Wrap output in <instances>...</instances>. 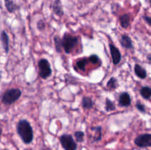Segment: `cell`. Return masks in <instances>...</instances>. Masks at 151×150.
I'll list each match as a JSON object with an SVG mask.
<instances>
[{
    "mask_svg": "<svg viewBox=\"0 0 151 150\" xmlns=\"http://www.w3.org/2000/svg\"><path fill=\"white\" fill-rule=\"evenodd\" d=\"M16 132L24 144H30L33 141V129L27 119H21L19 121L16 125Z\"/></svg>",
    "mask_w": 151,
    "mask_h": 150,
    "instance_id": "cell-1",
    "label": "cell"
},
{
    "mask_svg": "<svg viewBox=\"0 0 151 150\" xmlns=\"http://www.w3.org/2000/svg\"><path fill=\"white\" fill-rule=\"evenodd\" d=\"M78 41L79 40H78V37L71 35L70 33H68V32H65L63 34V38H61L62 48L64 50L65 53L70 54L72 49L78 45Z\"/></svg>",
    "mask_w": 151,
    "mask_h": 150,
    "instance_id": "cell-2",
    "label": "cell"
},
{
    "mask_svg": "<svg viewBox=\"0 0 151 150\" xmlns=\"http://www.w3.org/2000/svg\"><path fill=\"white\" fill-rule=\"evenodd\" d=\"M22 94V91L19 88L8 89L3 93L1 96V101L6 105H10L19 100Z\"/></svg>",
    "mask_w": 151,
    "mask_h": 150,
    "instance_id": "cell-3",
    "label": "cell"
},
{
    "mask_svg": "<svg viewBox=\"0 0 151 150\" xmlns=\"http://www.w3.org/2000/svg\"><path fill=\"white\" fill-rule=\"evenodd\" d=\"M38 75L41 78L44 79H47L52 76V71L50 62L47 59H41L38 63Z\"/></svg>",
    "mask_w": 151,
    "mask_h": 150,
    "instance_id": "cell-4",
    "label": "cell"
},
{
    "mask_svg": "<svg viewBox=\"0 0 151 150\" xmlns=\"http://www.w3.org/2000/svg\"><path fill=\"white\" fill-rule=\"evenodd\" d=\"M59 140L62 148L64 150H77L78 149V144L72 135L69 134H63L60 135Z\"/></svg>",
    "mask_w": 151,
    "mask_h": 150,
    "instance_id": "cell-5",
    "label": "cell"
},
{
    "mask_svg": "<svg viewBox=\"0 0 151 150\" xmlns=\"http://www.w3.org/2000/svg\"><path fill=\"white\" fill-rule=\"evenodd\" d=\"M136 146L140 148H147L151 146V134L144 133L138 135L134 140Z\"/></svg>",
    "mask_w": 151,
    "mask_h": 150,
    "instance_id": "cell-6",
    "label": "cell"
},
{
    "mask_svg": "<svg viewBox=\"0 0 151 150\" xmlns=\"http://www.w3.org/2000/svg\"><path fill=\"white\" fill-rule=\"evenodd\" d=\"M109 49H110L111 54L112 61H113L114 65L116 66L120 63L121 60H122V54H121L119 49L115 46L111 42H109Z\"/></svg>",
    "mask_w": 151,
    "mask_h": 150,
    "instance_id": "cell-7",
    "label": "cell"
},
{
    "mask_svg": "<svg viewBox=\"0 0 151 150\" xmlns=\"http://www.w3.org/2000/svg\"><path fill=\"white\" fill-rule=\"evenodd\" d=\"M118 102H119V107H129L131 104V98L129 93L126 92V91L121 93L119 96Z\"/></svg>",
    "mask_w": 151,
    "mask_h": 150,
    "instance_id": "cell-8",
    "label": "cell"
},
{
    "mask_svg": "<svg viewBox=\"0 0 151 150\" xmlns=\"http://www.w3.org/2000/svg\"><path fill=\"white\" fill-rule=\"evenodd\" d=\"M51 8L53 13L59 17H61L64 14V11H63V6H62L60 0H55L52 4H51Z\"/></svg>",
    "mask_w": 151,
    "mask_h": 150,
    "instance_id": "cell-9",
    "label": "cell"
},
{
    "mask_svg": "<svg viewBox=\"0 0 151 150\" xmlns=\"http://www.w3.org/2000/svg\"><path fill=\"white\" fill-rule=\"evenodd\" d=\"M119 42H120L121 46L123 48L127 49H134V44H133L132 40L126 34H124L121 36Z\"/></svg>",
    "mask_w": 151,
    "mask_h": 150,
    "instance_id": "cell-10",
    "label": "cell"
},
{
    "mask_svg": "<svg viewBox=\"0 0 151 150\" xmlns=\"http://www.w3.org/2000/svg\"><path fill=\"white\" fill-rule=\"evenodd\" d=\"M134 73L137 75V76H138L139 78L142 79H145L147 76L146 69L142 66H140L139 64H135V66H134Z\"/></svg>",
    "mask_w": 151,
    "mask_h": 150,
    "instance_id": "cell-11",
    "label": "cell"
},
{
    "mask_svg": "<svg viewBox=\"0 0 151 150\" xmlns=\"http://www.w3.org/2000/svg\"><path fill=\"white\" fill-rule=\"evenodd\" d=\"M0 41H1V44H2V46L4 51L7 54L9 51V47L10 46H9V37L5 31L3 30L1 32V35H0Z\"/></svg>",
    "mask_w": 151,
    "mask_h": 150,
    "instance_id": "cell-12",
    "label": "cell"
},
{
    "mask_svg": "<svg viewBox=\"0 0 151 150\" xmlns=\"http://www.w3.org/2000/svg\"><path fill=\"white\" fill-rule=\"evenodd\" d=\"M119 23L122 28L127 29L131 24V15L128 13H125L119 16Z\"/></svg>",
    "mask_w": 151,
    "mask_h": 150,
    "instance_id": "cell-13",
    "label": "cell"
},
{
    "mask_svg": "<svg viewBox=\"0 0 151 150\" xmlns=\"http://www.w3.org/2000/svg\"><path fill=\"white\" fill-rule=\"evenodd\" d=\"M4 5L7 11L10 13H13L19 8V5L13 0H4Z\"/></svg>",
    "mask_w": 151,
    "mask_h": 150,
    "instance_id": "cell-14",
    "label": "cell"
},
{
    "mask_svg": "<svg viewBox=\"0 0 151 150\" xmlns=\"http://www.w3.org/2000/svg\"><path fill=\"white\" fill-rule=\"evenodd\" d=\"M81 104H82L83 108L85 110H91L94 107V101L91 97L83 96L82 99Z\"/></svg>",
    "mask_w": 151,
    "mask_h": 150,
    "instance_id": "cell-15",
    "label": "cell"
},
{
    "mask_svg": "<svg viewBox=\"0 0 151 150\" xmlns=\"http://www.w3.org/2000/svg\"><path fill=\"white\" fill-rule=\"evenodd\" d=\"M91 130L95 132V135L93 137L92 142H97L102 139V127L100 126H92L91 128Z\"/></svg>",
    "mask_w": 151,
    "mask_h": 150,
    "instance_id": "cell-16",
    "label": "cell"
},
{
    "mask_svg": "<svg viewBox=\"0 0 151 150\" xmlns=\"http://www.w3.org/2000/svg\"><path fill=\"white\" fill-rule=\"evenodd\" d=\"M140 95L143 99L146 100H150L151 97V88L150 86H143L139 91Z\"/></svg>",
    "mask_w": 151,
    "mask_h": 150,
    "instance_id": "cell-17",
    "label": "cell"
},
{
    "mask_svg": "<svg viewBox=\"0 0 151 150\" xmlns=\"http://www.w3.org/2000/svg\"><path fill=\"white\" fill-rule=\"evenodd\" d=\"M106 86L110 90H114L116 88H117L118 86H119L117 79L115 77H111L109 79V80L108 81L107 84H106Z\"/></svg>",
    "mask_w": 151,
    "mask_h": 150,
    "instance_id": "cell-18",
    "label": "cell"
},
{
    "mask_svg": "<svg viewBox=\"0 0 151 150\" xmlns=\"http://www.w3.org/2000/svg\"><path fill=\"white\" fill-rule=\"evenodd\" d=\"M54 43L56 51L58 53H61L62 49H63L61 44V38H60L58 35H55V36L54 37Z\"/></svg>",
    "mask_w": 151,
    "mask_h": 150,
    "instance_id": "cell-19",
    "label": "cell"
},
{
    "mask_svg": "<svg viewBox=\"0 0 151 150\" xmlns=\"http://www.w3.org/2000/svg\"><path fill=\"white\" fill-rule=\"evenodd\" d=\"M116 109L114 103L112 101H111L109 98L106 99V103H105V110L107 112L114 111Z\"/></svg>",
    "mask_w": 151,
    "mask_h": 150,
    "instance_id": "cell-20",
    "label": "cell"
},
{
    "mask_svg": "<svg viewBox=\"0 0 151 150\" xmlns=\"http://www.w3.org/2000/svg\"><path fill=\"white\" fill-rule=\"evenodd\" d=\"M75 135V141L78 143H83L84 141V138H85V133L82 131H76L74 133Z\"/></svg>",
    "mask_w": 151,
    "mask_h": 150,
    "instance_id": "cell-21",
    "label": "cell"
},
{
    "mask_svg": "<svg viewBox=\"0 0 151 150\" xmlns=\"http://www.w3.org/2000/svg\"><path fill=\"white\" fill-rule=\"evenodd\" d=\"M86 63H87V59L83 58V59H81V60H79L78 62H77L76 66H78V68L80 69V70L84 71L85 70L86 66Z\"/></svg>",
    "mask_w": 151,
    "mask_h": 150,
    "instance_id": "cell-22",
    "label": "cell"
},
{
    "mask_svg": "<svg viewBox=\"0 0 151 150\" xmlns=\"http://www.w3.org/2000/svg\"><path fill=\"white\" fill-rule=\"evenodd\" d=\"M88 60L91 63H94V64H97L98 63V62H100V57L97 55V54H91L88 57Z\"/></svg>",
    "mask_w": 151,
    "mask_h": 150,
    "instance_id": "cell-23",
    "label": "cell"
},
{
    "mask_svg": "<svg viewBox=\"0 0 151 150\" xmlns=\"http://www.w3.org/2000/svg\"><path fill=\"white\" fill-rule=\"evenodd\" d=\"M136 107H137V110H138L139 112H141V113H144L146 112L145 106L141 101H137V103H136Z\"/></svg>",
    "mask_w": 151,
    "mask_h": 150,
    "instance_id": "cell-24",
    "label": "cell"
},
{
    "mask_svg": "<svg viewBox=\"0 0 151 150\" xmlns=\"http://www.w3.org/2000/svg\"><path fill=\"white\" fill-rule=\"evenodd\" d=\"M37 28L39 31H44L46 28V23L44 20H39L37 22Z\"/></svg>",
    "mask_w": 151,
    "mask_h": 150,
    "instance_id": "cell-25",
    "label": "cell"
},
{
    "mask_svg": "<svg viewBox=\"0 0 151 150\" xmlns=\"http://www.w3.org/2000/svg\"><path fill=\"white\" fill-rule=\"evenodd\" d=\"M142 18H143V19L145 20V21L146 23H147V24L149 25V26H150V25H151V18H150V16H143Z\"/></svg>",
    "mask_w": 151,
    "mask_h": 150,
    "instance_id": "cell-26",
    "label": "cell"
},
{
    "mask_svg": "<svg viewBox=\"0 0 151 150\" xmlns=\"http://www.w3.org/2000/svg\"><path fill=\"white\" fill-rule=\"evenodd\" d=\"M150 59H151V57H150V54H148V55H147V60H148L149 64H150V63H151Z\"/></svg>",
    "mask_w": 151,
    "mask_h": 150,
    "instance_id": "cell-27",
    "label": "cell"
},
{
    "mask_svg": "<svg viewBox=\"0 0 151 150\" xmlns=\"http://www.w3.org/2000/svg\"><path fill=\"white\" fill-rule=\"evenodd\" d=\"M1 134H2V129H1V126H0V137H1Z\"/></svg>",
    "mask_w": 151,
    "mask_h": 150,
    "instance_id": "cell-28",
    "label": "cell"
},
{
    "mask_svg": "<svg viewBox=\"0 0 151 150\" xmlns=\"http://www.w3.org/2000/svg\"><path fill=\"white\" fill-rule=\"evenodd\" d=\"M41 150H49V149H45V148H44V149H42Z\"/></svg>",
    "mask_w": 151,
    "mask_h": 150,
    "instance_id": "cell-29",
    "label": "cell"
},
{
    "mask_svg": "<svg viewBox=\"0 0 151 150\" xmlns=\"http://www.w3.org/2000/svg\"><path fill=\"white\" fill-rule=\"evenodd\" d=\"M4 150H8V149H4Z\"/></svg>",
    "mask_w": 151,
    "mask_h": 150,
    "instance_id": "cell-30",
    "label": "cell"
}]
</instances>
